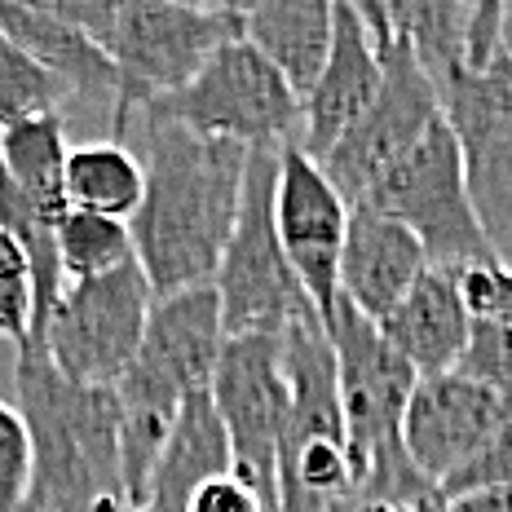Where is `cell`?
Masks as SVG:
<instances>
[{"mask_svg": "<svg viewBox=\"0 0 512 512\" xmlns=\"http://www.w3.org/2000/svg\"><path fill=\"white\" fill-rule=\"evenodd\" d=\"M380 80H384V62H380L376 45H371L367 27H362L358 9L349 5V0H340L332 58H327L318 84L309 89V98L301 102V137H296V146H301L314 164H323L340 146V137L376 102Z\"/></svg>", "mask_w": 512, "mask_h": 512, "instance_id": "cell-16", "label": "cell"}, {"mask_svg": "<svg viewBox=\"0 0 512 512\" xmlns=\"http://www.w3.org/2000/svg\"><path fill=\"white\" fill-rule=\"evenodd\" d=\"M384 340L411 362L415 376H446L460 367L468 340H473V318L460 296V274L429 265L420 283L402 296V305L380 323Z\"/></svg>", "mask_w": 512, "mask_h": 512, "instance_id": "cell-18", "label": "cell"}, {"mask_svg": "<svg viewBox=\"0 0 512 512\" xmlns=\"http://www.w3.org/2000/svg\"><path fill=\"white\" fill-rule=\"evenodd\" d=\"M0 36H9L27 58H36L71 93V102L98 106L111 120L120 76H115L111 53L93 45L84 31L53 18L45 5H9V0H0Z\"/></svg>", "mask_w": 512, "mask_h": 512, "instance_id": "cell-19", "label": "cell"}, {"mask_svg": "<svg viewBox=\"0 0 512 512\" xmlns=\"http://www.w3.org/2000/svg\"><path fill=\"white\" fill-rule=\"evenodd\" d=\"M45 9L53 18H62L67 27L84 31L98 49L111 53L115 27H120V5H115V0H49Z\"/></svg>", "mask_w": 512, "mask_h": 512, "instance_id": "cell-31", "label": "cell"}, {"mask_svg": "<svg viewBox=\"0 0 512 512\" xmlns=\"http://www.w3.org/2000/svg\"><path fill=\"white\" fill-rule=\"evenodd\" d=\"M499 36H504V53L512 62V5H504V27H499Z\"/></svg>", "mask_w": 512, "mask_h": 512, "instance_id": "cell-36", "label": "cell"}, {"mask_svg": "<svg viewBox=\"0 0 512 512\" xmlns=\"http://www.w3.org/2000/svg\"><path fill=\"white\" fill-rule=\"evenodd\" d=\"M208 393L221 424H226L234 477H243L279 512V442L287 424L283 336H230Z\"/></svg>", "mask_w": 512, "mask_h": 512, "instance_id": "cell-11", "label": "cell"}, {"mask_svg": "<svg viewBox=\"0 0 512 512\" xmlns=\"http://www.w3.org/2000/svg\"><path fill=\"white\" fill-rule=\"evenodd\" d=\"M473 490H512V424L490 437L482 451L442 486V499L473 495Z\"/></svg>", "mask_w": 512, "mask_h": 512, "instance_id": "cell-30", "label": "cell"}, {"mask_svg": "<svg viewBox=\"0 0 512 512\" xmlns=\"http://www.w3.org/2000/svg\"><path fill=\"white\" fill-rule=\"evenodd\" d=\"M442 490H398V495H358L354 512H442Z\"/></svg>", "mask_w": 512, "mask_h": 512, "instance_id": "cell-33", "label": "cell"}, {"mask_svg": "<svg viewBox=\"0 0 512 512\" xmlns=\"http://www.w3.org/2000/svg\"><path fill=\"white\" fill-rule=\"evenodd\" d=\"M151 309L155 287L142 265L133 261L115 274H102V279L67 283L58 305L49 309L40 340H27V345H45L49 362L67 380L115 389L137 362Z\"/></svg>", "mask_w": 512, "mask_h": 512, "instance_id": "cell-9", "label": "cell"}, {"mask_svg": "<svg viewBox=\"0 0 512 512\" xmlns=\"http://www.w3.org/2000/svg\"><path fill=\"white\" fill-rule=\"evenodd\" d=\"M67 155V115L0 124V173L53 221H62L67 212Z\"/></svg>", "mask_w": 512, "mask_h": 512, "instance_id": "cell-22", "label": "cell"}, {"mask_svg": "<svg viewBox=\"0 0 512 512\" xmlns=\"http://www.w3.org/2000/svg\"><path fill=\"white\" fill-rule=\"evenodd\" d=\"M14 398L31 437L27 508L89 512L102 499H124L115 389L67 380L45 345H23L14 358Z\"/></svg>", "mask_w": 512, "mask_h": 512, "instance_id": "cell-2", "label": "cell"}, {"mask_svg": "<svg viewBox=\"0 0 512 512\" xmlns=\"http://www.w3.org/2000/svg\"><path fill=\"white\" fill-rule=\"evenodd\" d=\"M67 102L71 93L36 58H27L14 40L0 36V124L36 120V115H67L62 111Z\"/></svg>", "mask_w": 512, "mask_h": 512, "instance_id": "cell-25", "label": "cell"}, {"mask_svg": "<svg viewBox=\"0 0 512 512\" xmlns=\"http://www.w3.org/2000/svg\"><path fill=\"white\" fill-rule=\"evenodd\" d=\"M437 120H442V102H437L433 80L424 76L415 53L398 40V45L384 53V80H380L376 102L340 137L336 151L323 159V173L332 177V186L349 204H362V199L371 195V186H376Z\"/></svg>", "mask_w": 512, "mask_h": 512, "instance_id": "cell-12", "label": "cell"}, {"mask_svg": "<svg viewBox=\"0 0 512 512\" xmlns=\"http://www.w3.org/2000/svg\"><path fill=\"white\" fill-rule=\"evenodd\" d=\"M234 473V451L226 424H221L212 393H195L181 402L173 433L164 442V455L155 464L146 512H186V504L199 495L208 482Z\"/></svg>", "mask_w": 512, "mask_h": 512, "instance_id": "cell-21", "label": "cell"}, {"mask_svg": "<svg viewBox=\"0 0 512 512\" xmlns=\"http://www.w3.org/2000/svg\"><path fill=\"white\" fill-rule=\"evenodd\" d=\"M186 512H274L243 477H217L186 504Z\"/></svg>", "mask_w": 512, "mask_h": 512, "instance_id": "cell-32", "label": "cell"}, {"mask_svg": "<svg viewBox=\"0 0 512 512\" xmlns=\"http://www.w3.org/2000/svg\"><path fill=\"white\" fill-rule=\"evenodd\" d=\"M23 512H36V508H23Z\"/></svg>", "mask_w": 512, "mask_h": 512, "instance_id": "cell-37", "label": "cell"}, {"mask_svg": "<svg viewBox=\"0 0 512 512\" xmlns=\"http://www.w3.org/2000/svg\"><path fill=\"white\" fill-rule=\"evenodd\" d=\"M512 424V402L482 389L477 380L446 371L415 384L402 420V451L442 490L495 433Z\"/></svg>", "mask_w": 512, "mask_h": 512, "instance_id": "cell-14", "label": "cell"}, {"mask_svg": "<svg viewBox=\"0 0 512 512\" xmlns=\"http://www.w3.org/2000/svg\"><path fill=\"white\" fill-rule=\"evenodd\" d=\"M146 195L142 155H133L115 137L80 142L67 155V208L98 212V217L133 221Z\"/></svg>", "mask_w": 512, "mask_h": 512, "instance_id": "cell-23", "label": "cell"}, {"mask_svg": "<svg viewBox=\"0 0 512 512\" xmlns=\"http://www.w3.org/2000/svg\"><path fill=\"white\" fill-rule=\"evenodd\" d=\"M279 159L283 146H252L239 221L212 279L226 314V336H287L296 327L323 323L274 230Z\"/></svg>", "mask_w": 512, "mask_h": 512, "instance_id": "cell-5", "label": "cell"}, {"mask_svg": "<svg viewBox=\"0 0 512 512\" xmlns=\"http://www.w3.org/2000/svg\"><path fill=\"white\" fill-rule=\"evenodd\" d=\"M283 349L287 424L279 442V512H354L358 468L327 327H296L283 336Z\"/></svg>", "mask_w": 512, "mask_h": 512, "instance_id": "cell-3", "label": "cell"}, {"mask_svg": "<svg viewBox=\"0 0 512 512\" xmlns=\"http://www.w3.org/2000/svg\"><path fill=\"white\" fill-rule=\"evenodd\" d=\"M226 340V314H221V296L212 283L186 287V292L173 296H155L151 323H146L142 349H137V362L128 367V376L186 402L195 393H208Z\"/></svg>", "mask_w": 512, "mask_h": 512, "instance_id": "cell-15", "label": "cell"}, {"mask_svg": "<svg viewBox=\"0 0 512 512\" xmlns=\"http://www.w3.org/2000/svg\"><path fill=\"white\" fill-rule=\"evenodd\" d=\"M460 296L473 323L512 327V265L486 261L473 270H460Z\"/></svg>", "mask_w": 512, "mask_h": 512, "instance_id": "cell-29", "label": "cell"}, {"mask_svg": "<svg viewBox=\"0 0 512 512\" xmlns=\"http://www.w3.org/2000/svg\"><path fill=\"white\" fill-rule=\"evenodd\" d=\"M239 36V5H177V0H128L120 5V27H115L111 45L115 76H120L111 111L115 142H124V133L155 102L186 89L212 53Z\"/></svg>", "mask_w": 512, "mask_h": 512, "instance_id": "cell-6", "label": "cell"}, {"mask_svg": "<svg viewBox=\"0 0 512 512\" xmlns=\"http://www.w3.org/2000/svg\"><path fill=\"white\" fill-rule=\"evenodd\" d=\"M239 14L243 40L305 102L309 89L323 76L327 58H332L336 5L332 0H265V5H239Z\"/></svg>", "mask_w": 512, "mask_h": 512, "instance_id": "cell-20", "label": "cell"}, {"mask_svg": "<svg viewBox=\"0 0 512 512\" xmlns=\"http://www.w3.org/2000/svg\"><path fill=\"white\" fill-rule=\"evenodd\" d=\"M384 217L402 221L424 243L433 265L442 270H473L495 261L490 239L477 221L473 195H468L464 155L446 120H437L398 164L384 173L371 195L362 199Z\"/></svg>", "mask_w": 512, "mask_h": 512, "instance_id": "cell-7", "label": "cell"}, {"mask_svg": "<svg viewBox=\"0 0 512 512\" xmlns=\"http://www.w3.org/2000/svg\"><path fill=\"white\" fill-rule=\"evenodd\" d=\"M455 371L468 380H477L482 389L499 393L504 402H512V327L473 323V340H468V349H464V358Z\"/></svg>", "mask_w": 512, "mask_h": 512, "instance_id": "cell-27", "label": "cell"}, {"mask_svg": "<svg viewBox=\"0 0 512 512\" xmlns=\"http://www.w3.org/2000/svg\"><path fill=\"white\" fill-rule=\"evenodd\" d=\"M349 217H354V204L332 186L323 164H314L301 146L287 142L279 159V186H274V230L323 323L340 301Z\"/></svg>", "mask_w": 512, "mask_h": 512, "instance_id": "cell-13", "label": "cell"}, {"mask_svg": "<svg viewBox=\"0 0 512 512\" xmlns=\"http://www.w3.org/2000/svg\"><path fill=\"white\" fill-rule=\"evenodd\" d=\"M323 327L336 354V384L340 407H345L349 451H354L358 468V495L433 486L402 451V420H407V402L420 384L411 362L349 301H336Z\"/></svg>", "mask_w": 512, "mask_h": 512, "instance_id": "cell-4", "label": "cell"}, {"mask_svg": "<svg viewBox=\"0 0 512 512\" xmlns=\"http://www.w3.org/2000/svg\"><path fill=\"white\" fill-rule=\"evenodd\" d=\"M31 499V437L18 407L0 402V512H23Z\"/></svg>", "mask_w": 512, "mask_h": 512, "instance_id": "cell-28", "label": "cell"}, {"mask_svg": "<svg viewBox=\"0 0 512 512\" xmlns=\"http://www.w3.org/2000/svg\"><path fill=\"white\" fill-rule=\"evenodd\" d=\"M137 261L133 230L128 221L98 217V212L67 208L58 221V265L62 283H89L102 274H115Z\"/></svg>", "mask_w": 512, "mask_h": 512, "instance_id": "cell-24", "label": "cell"}, {"mask_svg": "<svg viewBox=\"0 0 512 512\" xmlns=\"http://www.w3.org/2000/svg\"><path fill=\"white\" fill-rule=\"evenodd\" d=\"M137 124H177L239 146H287L301 137V98L248 40H230L186 89L155 102Z\"/></svg>", "mask_w": 512, "mask_h": 512, "instance_id": "cell-8", "label": "cell"}, {"mask_svg": "<svg viewBox=\"0 0 512 512\" xmlns=\"http://www.w3.org/2000/svg\"><path fill=\"white\" fill-rule=\"evenodd\" d=\"M89 512H146V508L128 504V499H102V504H93Z\"/></svg>", "mask_w": 512, "mask_h": 512, "instance_id": "cell-35", "label": "cell"}, {"mask_svg": "<svg viewBox=\"0 0 512 512\" xmlns=\"http://www.w3.org/2000/svg\"><path fill=\"white\" fill-rule=\"evenodd\" d=\"M31 323H36V274L14 234L0 230V336L23 349L31 340Z\"/></svg>", "mask_w": 512, "mask_h": 512, "instance_id": "cell-26", "label": "cell"}, {"mask_svg": "<svg viewBox=\"0 0 512 512\" xmlns=\"http://www.w3.org/2000/svg\"><path fill=\"white\" fill-rule=\"evenodd\" d=\"M429 265L433 261L424 243L402 221L384 217L371 204H354L345 261H340V301H349L362 318L380 327Z\"/></svg>", "mask_w": 512, "mask_h": 512, "instance_id": "cell-17", "label": "cell"}, {"mask_svg": "<svg viewBox=\"0 0 512 512\" xmlns=\"http://www.w3.org/2000/svg\"><path fill=\"white\" fill-rule=\"evenodd\" d=\"M442 120L460 142L468 195L495 261L512 265V62L499 53L490 67H464L433 80Z\"/></svg>", "mask_w": 512, "mask_h": 512, "instance_id": "cell-10", "label": "cell"}, {"mask_svg": "<svg viewBox=\"0 0 512 512\" xmlns=\"http://www.w3.org/2000/svg\"><path fill=\"white\" fill-rule=\"evenodd\" d=\"M146 128V195L133 230L137 265L146 270L155 296L212 283L239 221L243 181L252 146L190 133L177 124Z\"/></svg>", "mask_w": 512, "mask_h": 512, "instance_id": "cell-1", "label": "cell"}, {"mask_svg": "<svg viewBox=\"0 0 512 512\" xmlns=\"http://www.w3.org/2000/svg\"><path fill=\"white\" fill-rule=\"evenodd\" d=\"M442 512H512V490H473V495L446 499Z\"/></svg>", "mask_w": 512, "mask_h": 512, "instance_id": "cell-34", "label": "cell"}]
</instances>
